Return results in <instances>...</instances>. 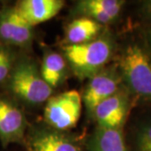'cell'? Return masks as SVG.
<instances>
[{"label":"cell","mask_w":151,"mask_h":151,"mask_svg":"<svg viewBox=\"0 0 151 151\" xmlns=\"http://www.w3.org/2000/svg\"><path fill=\"white\" fill-rule=\"evenodd\" d=\"M120 81V76L112 69H103L92 77L81 97L87 112L92 114L99 103L119 92Z\"/></svg>","instance_id":"cell-7"},{"label":"cell","mask_w":151,"mask_h":151,"mask_svg":"<svg viewBox=\"0 0 151 151\" xmlns=\"http://www.w3.org/2000/svg\"><path fill=\"white\" fill-rule=\"evenodd\" d=\"M128 106L126 95L118 92L99 103L92 115L101 128L120 129L126 119Z\"/></svg>","instance_id":"cell-9"},{"label":"cell","mask_w":151,"mask_h":151,"mask_svg":"<svg viewBox=\"0 0 151 151\" xmlns=\"http://www.w3.org/2000/svg\"><path fill=\"white\" fill-rule=\"evenodd\" d=\"M7 86L13 95L29 104L44 103L53 92V88L45 81L35 64L28 60L14 64L7 79Z\"/></svg>","instance_id":"cell-2"},{"label":"cell","mask_w":151,"mask_h":151,"mask_svg":"<svg viewBox=\"0 0 151 151\" xmlns=\"http://www.w3.org/2000/svg\"><path fill=\"white\" fill-rule=\"evenodd\" d=\"M149 39H150V42L151 45V29H150V31H149Z\"/></svg>","instance_id":"cell-18"},{"label":"cell","mask_w":151,"mask_h":151,"mask_svg":"<svg viewBox=\"0 0 151 151\" xmlns=\"http://www.w3.org/2000/svg\"><path fill=\"white\" fill-rule=\"evenodd\" d=\"M124 4L121 0H83L77 4L76 11L102 24L114 20Z\"/></svg>","instance_id":"cell-11"},{"label":"cell","mask_w":151,"mask_h":151,"mask_svg":"<svg viewBox=\"0 0 151 151\" xmlns=\"http://www.w3.org/2000/svg\"><path fill=\"white\" fill-rule=\"evenodd\" d=\"M33 26L17 10L6 8L0 12V41L5 45L26 48L32 42Z\"/></svg>","instance_id":"cell-5"},{"label":"cell","mask_w":151,"mask_h":151,"mask_svg":"<svg viewBox=\"0 0 151 151\" xmlns=\"http://www.w3.org/2000/svg\"><path fill=\"white\" fill-rule=\"evenodd\" d=\"M65 59L79 79H91L110 60L113 45L108 39H97L79 45H65L63 47Z\"/></svg>","instance_id":"cell-1"},{"label":"cell","mask_w":151,"mask_h":151,"mask_svg":"<svg viewBox=\"0 0 151 151\" xmlns=\"http://www.w3.org/2000/svg\"><path fill=\"white\" fill-rule=\"evenodd\" d=\"M26 119L20 108L9 99L0 97V142L4 148L24 144Z\"/></svg>","instance_id":"cell-6"},{"label":"cell","mask_w":151,"mask_h":151,"mask_svg":"<svg viewBox=\"0 0 151 151\" xmlns=\"http://www.w3.org/2000/svg\"><path fill=\"white\" fill-rule=\"evenodd\" d=\"M64 4L61 0H23L15 7L22 17L34 27L54 18Z\"/></svg>","instance_id":"cell-10"},{"label":"cell","mask_w":151,"mask_h":151,"mask_svg":"<svg viewBox=\"0 0 151 151\" xmlns=\"http://www.w3.org/2000/svg\"><path fill=\"white\" fill-rule=\"evenodd\" d=\"M82 98L75 91L60 93L50 97L45 108V120L54 129H70L75 127L81 117Z\"/></svg>","instance_id":"cell-4"},{"label":"cell","mask_w":151,"mask_h":151,"mask_svg":"<svg viewBox=\"0 0 151 151\" xmlns=\"http://www.w3.org/2000/svg\"><path fill=\"white\" fill-rule=\"evenodd\" d=\"M27 151H82L77 141L58 130H39L28 135Z\"/></svg>","instance_id":"cell-8"},{"label":"cell","mask_w":151,"mask_h":151,"mask_svg":"<svg viewBox=\"0 0 151 151\" xmlns=\"http://www.w3.org/2000/svg\"><path fill=\"white\" fill-rule=\"evenodd\" d=\"M15 64L14 55L9 46L0 45V83L7 81Z\"/></svg>","instance_id":"cell-15"},{"label":"cell","mask_w":151,"mask_h":151,"mask_svg":"<svg viewBox=\"0 0 151 151\" xmlns=\"http://www.w3.org/2000/svg\"><path fill=\"white\" fill-rule=\"evenodd\" d=\"M66 72V63L63 56L56 52H49L45 55L40 75L51 88L58 86Z\"/></svg>","instance_id":"cell-14"},{"label":"cell","mask_w":151,"mask_h":151,"mask_svg":"<svg viewBox=\"0 0 151 151\" xmlns=\"http://www.w3.org/2000/svg\"><path fill=\"white\" fill-rule=\"evenodd\" d=\"M87 151H127L120 129L99 127L87 142Z\"/></svg>","instance_id":"cell-13"},{"label":"cell","mask_w":151,"mask_h":151,"mask_svg":"<svg viewBox=\"0 0 151 151\" xmlns=\"http://www.w3.org/2000/svg\"><path fill=\"white\" fill-rule=\"evenodd\" d=\"M103 26L91 18L81 16L71 21L65 29L67 45L84 44L95 40Z\"/></svg>","instance_id":"cell-12"},{"label":"cell","mask_w":151,"mask_h":151,"mask_svg":"<svg viewBox=\"0 0 151 151\" xmlns=\"http://www.w3.org/2000/svg\"><path fill=\"white\" fill-rule=\"evenodd\" d=\"M135 151H151V123L142 125L137 131Z\"/></svg>","instance_id":"cell-16"},{"label":"cell","mask_w":151,"mask_h":151,"mask_svg":"<svg viewBox=\"0 0 151 151\" xmlns=\"http://www.w3.org/2000/svg\"><path fill=\"white\" fill-rule=\"evenodd\" d=\"M141 13L146 19L151 20V0L145 1L142 4L141 7Z\"/></svg>","instance_id":"cell-17"},{"label":"cell","mask_w":151,"mask_h":151,"mask_svg":"<svg viewBox=\"0 0 151 151\" xmlns=\"http://www.w3.org/2000/svg\"><path fill=\"white\" fill-rule=\"evenodd\" d=\"M122 77L136 97L151 103V59L137 45L125 49L119 62Z\"/></svg>","instance_id":"cell-3"}]
</instances>
